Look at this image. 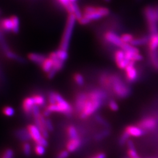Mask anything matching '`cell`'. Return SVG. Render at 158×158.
<instances>
[{
  "label": "cell",
  "mask_w": 158,
  "mask_h": 158,
  "mask_svg": "<svg viewBox=\"0 0 158 158\" xmlns=\"http://www.w3.org/2000/svg\"><path fill=\"white\" fill-rule=\"evenodd\" d=\"M108 90L121 99L126 98L131 94V89L125 84L121 77L117 74H109Z\"/></svg>",
  "instance_id": "1"
},
{
  "label": "cell",
  "mask_w": 158,
  "mask_h": 158,
  "mask_svg": "<svg viewBox=\"0 0 158 158\" xmlns=\"http://www.w3.org/2000/svg\"><path fill=\"white\" fill-rule=\"evenodd\" d=\"M76 20L77 19L74 14H69L59 49L64 51H68Z\"/></svg>",
  "instance_id": "2"
},
{
  "label": "cell",
  "mask_w": 158,
  "mask_h": 158,
  "mask_svg": "<svg viewBox=\"0 0 158 158\" xmlns=\"http://www.w3.org/2000/svg\"><path fill=\"white\" fill-rule=\"evenodd\" d=\"M104 102L91 100L89 98L85 103V106L81 112L79 114L80 118L81 119L87 118L91 115L96 113V111H97L98 110H100Z\"/></svg>",
  "instance_id": "3"
},
{
  "label": "cell",
  "mask_w": 158,
  "mask_h": 158,
  "mask_svg": "<svg viewBox=\"0 0 158 158\" xmlns=\"http://www.w3.org/2000/svg\"><path fill=\"white\" fill-rule=\"evenodd\" d=\"M144 15L148 25L158 23V6H147L144 10Z\"/></svg>",
  "instance_id": "4"
},
{
  "label": "cell",
  "mask_w": 158,
  "mask_h": 158,
  "mask_svg": "<svg viewBox=\"0 0 158 158\" xmlns=\"http://www.w3.org/2000/svg\"><path fill=\"white\" fill-rule=\"evenodd\" d=\"M158 122L156 118L153 117H145L141 119L137 125L143 131H152L157 127Z\"/></svg>",
  "instance_id": "5"
},
{
  "label": "cell",
  "mask_w": 158,
  "mask_h": 158,
  "mask_svg": "<svg viewBox=\"0 0 158 158\" xmlns=\"http://www.w3.org/2000/svg\"><path fill=\"white\" fill-rule=\"evenodd\" d=\"M88 93L85 92H80L76 96L74 100V110L78 114L81 112L83 108L85 106V103L88 100Z\"/></svg>",
  "instance_id": "6"
},
{
  "label": "cell",
  "mask_w": 158,
  "mask_h": 158,
  "mask_svg": "<svg viewBox=\"0 0 158 158\" xmlns=\"http://www.w3.org/2000/svg\"><path fill=\"white\" fill-rule=\"evenodd\" d=\"M135 63L131 62L124 69L125 77L127 80L130 83L135 82L138 78V73L137 69L135 67Z\"/></svg>",
  "instance_id": "7"
},
{
  "label": "cell",
  "mask_w": 158,
  "mask_h": 158,
  "mask_svg": "<svg viewBox=\"0 0 158 158\" xmlns=\"http://www.w3.org/2000/svg\"><path fill=\"white\" fill-rule=\"evenodd\" d=\"M104 39L110 44L116 46L119 48L124 44L121 39V36H119L117 34L111 31H107L104 34Z\"/></svg>",
  "instance_id": "8"
},
{
  "label": "cell",
  "mask_w": 158,
  "mask_h": 158,
  "mask_svg": "<svg viewBox=\"0 0 158 158\" xmlns=\"http://www.w3.org/2000/svg\"><path fill=\"white\" fill-rule=\"evenodd\" d=\"M114 59L117 66L120 69H125L131 62L126 59L125 52L122 49L115 52L114 54Z\"/></svg>",
  "instance_id": "9"
},
{
  "label": "cell",
  "mask_w": 158,
  "mask_h": 158,
  "mask_svg": "<svg viewBox=\"0 0 158 158\" xmlns=\"http://www.w3.org/2000/svg\"><path fill=\"white\" fill-rule=\"evenodd\" d=\"M35 106V104L32 96L25 97L23 100L22 102V110L23 112L27 116L32 117V113Z\"/></svg>",
  "instance_id": "10"
},
{
  "label": "cell",
  "mask_w": 158,
  "mask_h": 158,
  "mask_svg": "<svg viewBox=\"0 0 158 158\" xmlns=\"http://www.w3.org/2000/svg\"><path fill=\"white\" fill-rule=\"evenodd\" d=\"M89 98L91 100L104 102L107 98V93L102 89H94L88 93Z\"/></svg>",
  "instance_id": "11"
},
{
  "label": "cell",
  "mask_w": 158,
  "mask_h": 158,
  "mask_svg": "<svg viewBox=\"0 0 158 158\" xmlns=\"http://www.w3.org/2000/svg\"><path fill=\"white\" fill-rule=\"evenodd\" d=\"M27 128L28 131L29 135L31 136V140L34 141L35 143H38L43 136L38 127L34 124H29L27 127Z\"/></svg>",
  "instance_id": "12"
},
{
  "label": "cell",
  "mask_w": 158,
  "mask_h": 158,
  "mask_svg": "<svg viewBox=\"0 0 158 158\" xmlns=\"http://www.w3.org/2000/svg\"><path fill=\"white\" fill-rule=\"evenodd\" d=\"M124 131L130 135V136L133 137H140L145 134V131L139 127L137 125H128L125 128Z\"/></svg>",
  "instance_id": "13"
},
{
  "label": "cell",
  "mask_w": 158,
  "mask_h": 158,
  "mask_svg": "<svg viewBox=\"0 0 158 158\" xmlns=\"http://www.w3.org/2000/svg\"><path fill=\"white\" fill-rule=\"evenodd\" d=\"M81 144L82 141L80 137L73 139H69L66 144V149L69 152H74L79 149Z\"/></svg>",
  "instance_id": "14"
},
{
  "label": "cell",
  "mask_w": 158,
  "mask_h": 158,
  "mask_svg": "<svg viewBox=\"0 0 158 158\" xmlns=\"http://www.w3.org/2000/svg\"><path fill=\"white\" fill-rule=\"evenodd\" d=\"M15 135L17 139L23 142H29L31 140V136L29 135L28 131L26 128H21L17 130L15 132Z\"/></svg>",
  "instance_id": "15"
},
{
  "label": "cell",
  "mask_w": 158,
  "mask_h": 158,
  "mask_svg": "<svg viewBox=\"0 0 158 158\" xmlns=\"http://www.w3.org/2000/svg\"><path fill=\"white\" fill-rule=\"evenodd\" d=\"M46 57H47L45 55L38 53H30L28 55V58L31 62L40 66L44 62Z\"/></svg>",
  "instance_id": "16"
},
{
  "label": "cell",
  "mask_w": 158,
  "mask_h": 158,
  "mask_svg": "<svg viewBox=\"0 0 158 158\" xmlns=\"http://www.w3.org/2000/svg\"><path fill=\"white\" fill-rule=\"evenodd\" d=\"M0 29L4 32H12L13 23L11 17L4 18L0 20Z\"/></svg>",
  "instance_id": "17"
},
{
  "label": "cell",
  "mask_w": 158,
  "mask_h": 158,
  "mask_svg": "<svg viewBox=\"0 0 158 158\" xmlns=\"http://www.w3.org/2000/svg\"><path fill=\"white\" fill-rule=\"evenodd\" d=\"M148 48L149 52L156 51L158 49V33L151 35L148 42Z\"/></svg>",
  "instance_id": "18"
},
{
  "label": "cell",
  "mask_w": 158,
  "mask_h": 158,
  "mask_svg": "<svg viewBox=\"0 0 158 158\" xmlns=\"http://www.w3.org/2000/svg\"><path fill=\"white\" fill-rule=\"evenodd\" d=\"M66 132L69 139H73L80 138L78 130L73 125H70L68 126Z\"/></svg>",
  "instance_id": "19"
},
{
  "label": "cell",
  "mask_w": 158,
  "mask_h": 158,
  "mask_svg": "<svg viewBox=\"0 0 158 158\" xmlns=\"http://www.w3.org/2000/svg\"><path fill=\"white\" fill-rule=\"evenodd\" d=\"M53 61L49 57L46 58L44 62L41 64L40 68L46 74L50 72L53 68Z\"/></svg>",
  "instance_id": "20"
},
{
  "label": "cell",
  "mask_w": 158,
  "mask_h": 158,
  "mask_svg": "<svg viewBox=\"0 0 158 158\" xmlns=\"http://www.w3.org/2000/svg\"><path fill=\"white\" fill-rule=\"evenodd\" d=\"M149 39V37L147 36L136 38H134L130 44H131L132 45L134 46L135 47L139 46L145 45L147 44H148Z\"/></svg>",
  "instance_id": "21"
},
{
  "label": "cell",
  "mask_w": 158,
  "mask_h": 158,
  "mask_svg": "<svg viewBox=\"0 0 158 158\" xmlns=\"http://www.w3.org/2000/svg\"><path fill=\"white\" fill-rule=\"evenodd\" d=\"M33 97L35 105L39 106L40 108L44 107L46 104V98L41 94H34L32 95Z\"/></svg>",
  "instance_id": "22"
},
{
  "label": "cell",
  "mask_w": 158,
  "mask_h": 158,
  "mask_svg": "<svg viewBox=\"0 0 158 158\" xmlns=\"http://www.w3.org/2000/svg\"><path fill=\"white\" fill-rule=\"evenodd\" d=\"M21 149L23 154L29 157L31 155L32 153V147L31 144L29 143V142H23L22 146H21Z\"/></svg>",
  "instance_id": "23"
},
{
  "label": "cell",
  "mask_w": 158,
  "mask_h": 158,
  "mask_svg": "<svg viewBox=\"0 0 158 158\" xmlns=\"http://www.w3.org/2000/svg\"><path fill=\"white\" fill-rule=\"evenodd\" d=\"M149 56L153 68L158 70V52L157 51L149 52Z\"/></svg>",
  "instance_id": "24"
},
{
  "label": "cell",
  "mask_w": 158,
  "mask_h": 158,
  "mask_svg": "<svg viewBox=\"0 0 158 158\" xmlns=\"http://www.w3.org/2000/svg\"><path fill=\"white\" fill-rule=\"evenodd\" d=\"M110 134V131L109 129L106 128V130L102 131V132L97 133L94 136V139L97 141H100L108 137Z\"/></svg>",
  "instance_id": "25"
},
{
  "label": "cell",
  "mask_w": 158,
  "mask_h": 158,
  "mask_svg": "<svg viewBox=\"0 0 158 158\" xmlns=\"http://www.w3.org/2000/svg\"><path fill=\"white\" fill-rule=\"evenodd\" d=\"M12 21L13 23V29L12 32L14 34H18L19 31V27H20V23L18 17L15 15H12L11 17Z\"/></svg>",
  "instance_id": "26"
},
{
  "label": "cell",
  "mask_w": 158,
  "mask_h": 158,
  "mask_svg": "<svg viewBox=\"0 0 158 158\" xmlns=\"http://www.w3.org/2000/svg\"><path fill=\"white\" fill-rule=\"evenodd\" d=\"M73 79L74 83L79 86H83L85 85V81L84 77L81 73H76L74 74L73 76Z\"/></svg>",
  "instance_id": "27"
},
{
  "label": "cell",
  "mask_w": 158,
  "mask_h": 158,
  "mask_svg": "<svg viewBox=\"0 0 158 158\" xmlns=\"http://www.w3.org/2000/svg\"><path fill=\"white\" fill-rule=\"evenodd\" d=\"M95 119H96V121L101 125L103 126L104 127H105L107 129H109V128L110 127L109 123L100 115H96L95 116Z\"/></svg>",
  "instance_id": "28"
},
{
  "label": "cell",
  "mask_w": 158,
  "mask_h": 158,
  "mask_svg": "<svg viewBox=\"0 0 158 158\" xmlns=\"http://www.w3.org/2000/svg\"><path fill=\"white\" fill-rule=\"evenodd\" d=\"M2 113L6 117H11L14 115L15 110L14 109V108L12 107L11 106H5L2 108Z\"/></svg>",
  "instance_id": "29"
},
{
  "label": "cell",
  "mask_w": 158,
  "mask_h": 158,
  "mask_svg": "<svg viewBox=\"0 0 158 158\" xmlns=\"http://www.w3.org/2000/svg\"><path fill=\"white\" fill-rule=\"evenodd\" d=\"M34 152L38 156H43L46 152V148L39 144H35Z\"/></svg>",
  "instance_id": "30"
},
{
  "label": "cell",
  "mask_w": 158,
  "mask_h": 158,
  "mask_svg": "<svg viewBox=\"0 0 158 158\" xmlns=\"http://www.w3.org/2000/svg\"><path fill=\"white\" fill-rule=\"evenodd\" d=\"M130 136L126 131H124L120 136L119 139V144L121 146L124 145L127 143L128 141L130 139Z\"/></svg>",
  "instance_id": "31"
},
{
  "label": "cell",
  "mask_w": 158,
  "mask_h": 158,
  "mask_svg": "<svg viewBox=\"0 0 158 158\" xmlns=\"http://www.w3.org/2000/svg\"><path fill=\"white\" fill-rule=\"evenodd\" d=\"M56 51L59 59L65 62L68 58V51H64L60 49H59Z\"/></svg>",
  "instance_id": "32"
},
{
  "label": "cell",
  "mask_w": 158,
  "mask_h": 158,
  "mask_svg": "<svg viewBox=\"0 0 158 158\" xmlns=\"http://www.w3.org/2000/svg\"><path fill=\"white\" fill-rule=\"evenodd\" d=\"M14 158V152L11 148H6L1 155V158Z\"/></svg>",
  "instance_id": "33"
},
{
  "label": "cell",
  "mask_w": 158,
  "mask_h": 158,
  "mask_svg": "<svg viewBox=\"0 0 158 158\" xmlns=\"http://www.w3.org/2000/svg\"><path fill=\"white\" fill-rule=\"evenodd\" d=\"M134 38L133 35L130 34H124L121 36V39L125 44H131Z\"/></svg>",
  "instance_id": "34"
},
{
  "label": "cell",
  "mask_w": 158,
  "mask_h": 158,
  "mask_svg": "<svg viewBox=\"0 0 158 158\" xmlns=\"http://www.w3.org/2000/svg\"><path fill=\"white\" fill-rule=\"evenodd\" d=\"M108 107L113 111H117L119 109L118 104L114 100H110L108 102Z\"/></svg>",
  "instance_id": "35"
},
{
  "label": "cell",
  "mask_w": 158,
  "mask_h": 158,
  "mask_svg": "<svg viewBox=\"0 0 158 158\" xmlns=\"http://www.w3.org/2000/svg\"><path fill=\"white\" fill-rule=\"evenodd\" d=\"M45 125L47 130H48V131L49 132L53 131L54 127H53V123H52V121L51 119L49 118L48 117H46Z\"/></svg>",
  "instance_id": "36"
},
{
  "label": "cell",
  "mask_w": 158,
  "mask_h": 158,
  "mask_svg": "<svg viewBox=\"0 0 158 158\" xmlns=\"http://www.w3.org/2000/svg\"><path fill=\"white\" fill-rule=\"evenodd\" d=\"M69 153L67 149L62 150L58 153L56 158H68L69 156Z\"/></svg>",
  "instance_id": "37"
},
{
  "label": "cell",
  "mask_w": 158,
  "mask_h": 158,
  "mask_svg": "<svg viewBox=\"0 0 158 158\" xmlns=\"http://www.w3.org/2000/svg\"><path fill=\"white\" fill-rule=\"evenodd\" d=\"M127 153L130 158H140L139 156V155L136 151V149H128Z\"/></svg>",
  "instance_id": "38"
},
{
  "label": "cell",
  "mask_w": 158,
  "mask_h": 158,
  "mask_svg": "<svg viewBox=\"0 0 158 158\" xmlns=\"http://www.w3.org/2000/svg\"><path fill=\"white\" fill-rule=\"evenodd\" d=\"M78 21L80 23V24H81L82 25H88V24H89L91 23L90 20H89L87 18H86L83 15V17H82L81 19H79Z\"/></svg>",
  "instance_id": "39"
},
{
  "label": "cell",
  "mask_w": 158,
  "mask_h": 158,
  "mask_svg": "<svg viewBox=\"0 0 158 158\" xmlns=\"http://www.w3.org/2000/svg\"><path fill=\"white\" fill-rule=\"evenodd\" d=\"M58 3L61 6H62L65 9L68 5L71 2H70L69 0H57Z\"/></svg>",
  "instance_id": "40"
},
{
  "label": "cell",
  "mask_w": 158,
  "mask_h": 158,
  "mask_svg": "<svg viewBox=\"0 0 158 158\" xmlns=\"http://www.w3.org/2000/svg\"><path fill=\"white\" fill-rule=\"evenodd\" d=\"M127 147H128V149H135V144L134 143V142L132 141V140L129 139L127 143Z\"/></svg>",
  "instance_id": "41"
},
{
  "label": "cell",
  "mask_w": 158,
  "mask_h": 158,
  "mask_svg": "<svg viewBox=\"0 0 158 158\" xmlns=\"http://www.w3.org/2000/svg\"><path fill=\"white\" fill-rule=\"evenodd\" d=\"M94 157L96 158H106V155L104 153H98L94 155Z\"/></svg>",
  "instance_id": "42"
},
{
  "label": "cell",
  "mask_w": 158,
  "mask_h": 158,
  "mask_svg": "<svg viewBox=\"0 0 158 158\" xmlns=\"http://www.w3.org/2000/svg\"><path fill=\"white\" fill-rule=\"evenodd\" d=\"M70 1V2H76V1H77V0H69Z\"/></svg>",
  "instance_id": "43"
},
{
  "label": "cell",
  "mask_w": 158,
  "mask_h": 158,
  "mask_svg": "<svg viewBox=\"0 0 158 158\" xmlns=\"http://www.w3.org/2000/svg\"><path fill=\"white\" fill-rule=\"evenodd\" d=\"M105 1H106V2H109V1H110V0H104Z\"/></svg>",
  "instance_id": "44"
},
{
  "label": "cell",
  "mask_w": 158,
  "mask_h": 158,
  "mask_svg": "<svg viewBox=\"0 0 158 158\" xmlns=\"http://www.w3.org/2000/svg\"><path fill=\"white\" fill-rule=\"evenodd\" d=\"M96 158L95 157H94V156H92V157H91V158Z\"/></svg>",
  "instance_id": "45"
},
{
  "label": "cell",
  "mask_w": 158,
  "mask_h": 158,
  "mask_svg": "<svg viewBox=\"0 0 158 158\" xmlns=\"http://www.w3.org/2000/svg\"><path fill=\"white\" fill-rule=\"evenodd\" d=\"M0 15H1V11H0Z\"/></svg>",
  "instance_id": "46"
}]
</instances>
